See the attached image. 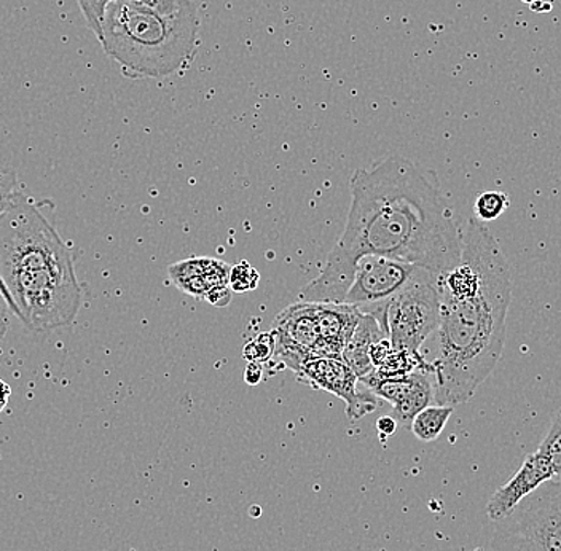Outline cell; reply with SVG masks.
I'll return each mask as SVG.
<instances>
[{
    "mask_svg": "<svg viewBox=\"0 0 561 551\" xmlns=\"http://www.w3.org/2000/svg\"><path fill=\"white\" fill-rule=\"evenodd\" d=\"M345 230L319 275L298 294L305 303L342 305L354 269L368 255L442 276L461 260V225L430 168L388 157L354 171Z\"/></svg>",
    "mask_w": 561,
    "mask_h": 551,
    "instance_id": "cell-1",
    "label": "cell"
},
{
    "mask_svg": "<svg viewBox=\"0 0 561 551\" xmlns=\"http://www.w3.org/2000/svg\"><path fill=\"white\" fill-rule=\"evenodd\" d=\"M461 260L438 279L440 321L433 360L434 402L471 400L503 356L512 273L500 242L477 219L461 227Z\"/></svg>",
    "mask_w": 561,
    "mask_h": 551,
    "instance_id": "cell-2",
    "label": "cell"
},
{
    "mask_svg": "<svg viewBox=\"0 0 561 551\" xmlns=\"http://www.w3.org/2000/svg\"><path fill=\"white\" fill-rule=\"evenodd\" d=\"M51 199L18 192L0 214V276L34 332L69 328L82 308L76 255L55 227Z\"/></svg>",
    "mask_w": 561,
    "mask_h": 551,
    "instance_id": "cell-3",
    "label": "cell"
},
{
    "mask_svg": "<svg viewBox=\"0 0 561 551\" xmlns=\"http://www.w3.org/2000/svg\"><path fill=\"white\" fill-rule=\"evenodd\" d=\"M198 35L192 0H112L98 41L128 79H163L192 61Z\"/></svg>",
    "mask_w": 561,
    "mask_h": 551,
    "instance_id": "cell-4",
    "label": "cell"
},
{
    "mask_svg": "<svg viewBox=\"0 0 561 551\" xmlns=\"http://www.w3.org/2000/svg\"><path fill=\"white\" fill-rule=\"evenodd\" d=\"M493 551H561V479L550 480L497 523Z\"/></svg>",
    "mask_w": 561,
    "mask_h": 551,
    "instance_id": "cell-5",
    "label": "cell"
},
{
    "mask_svg": "<svg viewBox=\"0 0 561 551\" xmlns=\"http://www.w3.org/2000/svg\"><path fill=\"white\" fill-rule=\"evenodd\" d=\"M440 276L426 272L386 301L385 324L392 347L421 354L440 321Z\"/></svg>",
    "mask_w": 561,
    "mask_h": 551,
    "instance_id": "cell-6",
    "label": "cell"
},
{
    "mask_svg": "<svg viewBox=\"0 0 561 551\" xmlns=\"http://www.w3.org/2000/svg\"><path fill=\"white\" fill-rule=\"evenodd\" d=\"M276 351L273 359L296 374L300 365L311 357H328L322 338L318 303H296L280 311L273 322Z\"/></svg>",
    "mask_w": 561,
    "mask_h": 551,
    "instance_id": "cell-7",
    "label": "cell"
},
{
    "mask_svg": "<svg viewBox=\"0 0 561 551\" xmlns=\"http://www.w3.org/2000/svg\"><path fill=\"white\" fill-rule=\"evenodd\" d=\"M426 272L430 269L421 268L412 263L368 255L357 262L353 283L345 295L343 305H348V307L360 311L385 305L396 294L401 292L403 287L409 286Z\"/></svg>",
    "mask_w": 561,
    "mask_h": 551,
    "instance_id": "cell-8",
    "label": "cell"
},
{
    "mask_svg": "<svg viewBox=\"0 0 561 551\" xmlns=\"http://www.w3.org/2000/svg\"><path fill=\"white\" fill-rule=\"evenodd\" d=\"M298 381L339 397L346 403V416L360 420L378 409V397L368 389L359 391V378L340 357H311L296 371Z\"/></svg>",
    "mask_w": 561,
    "mask_h": 551,
    "instance_id": "cell-9",
    "label": "cell"
},
{
    "mask_svg": "<svg viewBox=\"0 0 561 551\" xmlns=\"http://www.w3.org/2000/svg\"><path fill=\"white\" fill-rule=\"evenodd\" d=\"M378 399L391 403V416L398 427L410 431L413 420L421 410L434 402V375L430 368H420L402 378L383 379L368 374L359 378Z\"/></svg>",
    "mask_w": 561,
    "mask_h": 551,
    "instance_id": "cell-10",
    "label": "cell"
},
{
    "mask_svg": "<svg viewBox=\"0 0 561 551\" xmlns=\"http://www.w3.org/2000/svg\"><path fill=\"white\" fill-rule=\"evenodd\" d=\"M550 480H556L552 466L549 459L536 449L526 456L524 464L518 467L515 475L491 496L486 504V515L491 521L500 523L511 515L522 501L531 496L539 486Z\"/></svg>",
    "mask_w": 561,
    "mask_h": 551,
    "instance_id": "cell-11",
    "label": "cell"
},
{
    "mask_svg": "<svg viewBox=\"0 0 561 551\" xmlns=\"http://www.w3.org/2000/svg\"><path fill=\"white\" fill-rule=\"evenodd\" d=\"M388 338L385 314L381 312L360 311L348 342L343 347L342 359L350 365L357 378L367 377L374 371L370 359L371 346Z\"/></svg>",
    "mask_w": 561,
    "mask_h": 551,
    "instance_id": "cell-12",
    "label": "cell"
},
{
    "mask_svg": "<svg viewBox=\"0 0 561 551\" xmlns=\"http://www.w3.org/2000/svg\"><path fill=\"white\" fill-rule=\"evenodd\" d=\"M451 414H454V406L447 405H430L426 409L421 410L413 420L410 431L424 444L436 440L440 437L448 421H450Z\"/></svg>",
    "mask_w": 561,
    "mask_h": 551,
    "instance_id": "cell-13",
    "label": "cell"
},
{
    "mask_svg": "<svg viewBox=\"0 0 561 551\" xmlns=\"http://www.w3.org/2000/svg\"><path fill=\"white\" fill-rule=\"evenodd\" d=\"M508 195L504 192H485L477 196L473 213L480 222H493L508 209Z\"/></svg>",
    "mask_w": 561,
    "mask_h": 551,
    "instance_id": "cell-14",
    "label": "cell"
},
{
    "mask_svg": "<svg viewBox=\"0 0 561 551\" xmlns=\"http://www.w3.org/2000/svg\"><path fill=\"white\" fill-rule=\"evenodd\" d=\"M276 338L275 333L270 332L259 333L251 342L245 343L243 347V357L248 364H270L275 357Z\"/></svg>",
    "mask_w": 561,
    "mask_h": 551,
    "instance_id": "cell-15",
    "label": "cell"
},
{
    "mask_svg": "<svg viewBox=\"0 0 561 551\" xmlns=\"http://www.w3.org/2000/svg\"><path fill=\"white\" fill-rule=\"evenodd\" d=\"M552 466L556 479H561V410L550 423L549 431L538 448Z\"/></svg>",
    "mask_w": 561,
    "mask_h": 551,
    "instance_id": "cell-16",
    "label": "cell"
},
{
    "mask_svg": "<svg viewBox=\"0 0 561 551\" xmlns=\"http://www.w3.org/2000/svg\"><path fill=\"white\" fill-rule=\"evenodd\" d=\"M259 280H261V275L249 262L238 263L230 268V275H228V286H230L231 292L237 294L251 292L259 286Z\"/></svg>",
    "mask_w": 561,
    "mask_h": 551,
    "instance_id": "cell-17",
    "label": "cell"
},
{
    "mask_svg": "<svg viewBox=\"0 0 561 551\" xmlns=\"http://www.w3.org/2000/svg\"><path fill=\"white\" fill-rule=\"evenodd\" d=\"M79 2L80 10H82L83 18H85L88 27L93 31L96 37H100L101 24H103V18L105 9L112 0H77Z\"/></svg>",
    "mask_w": 561,
    "mask_h": 551,
    "instance_id": "cell-18",
    "label": "cell"
},
{
    "mask_svg": "<svg viewBox=\"0 0 561 551\" xmlns=\"http://www.w3.org/2000/svg\"><path fill=\"white\" fill-rule=\"evenodd\" d=\"M20 192L18 190L16 173L5 164H0V214L7 209V206L12 203L13 196Z\"/></svg>",
    "mask_w": 561,
    "mask_h": 551,
    "instance_id": "cell-19",
    "label": "cell"
},
{
    "mask_svg": "<svg viewBox=\"0 0 561 551\" xmlns=\"http://www.w3.org/2000/svg\"><path fill=\"white\" fill-rule=\"evenodd\" d=\"M10 314H13V312L10 310L9 303H7L3 295L0 294V343L3 342L7 332H9Z\"/></svg>",
    "mask_w": 561,
    "mask_h": 551,
    "instance_id": "cell-20",
    "label": "cell"
},
{
    "mask_svg": "<svg viewBox=\"0 0 561 551\" xmlns=\"http://www.w3.org/2000/svg\"><path fill=\"white\" fill-rule=\"evenodd\" d=\"M263 377V365L261 364H248L244 370V381L249 386H257L262 381Z\"/></svg>",
    "mask_w": 561,
    "mask_h": 551,
    "instance_id": "cell-21",
    "label": "cell"
},
{
    "mask_svg": "<svg viewBox=\"0 0 561 551\" xmlns=\"http://www.w3.org/2000/svg\"><path fill=\"white\" fill-rule=\"evenodd\" d=\"M377 429L380 432L381 437H389V435L398 431V423H396L391 414H388V416H381L380 420L377 421Z\"/></svg>",
    "mask_w": 561,
    "mask_h": 551,
    "instance_id": "cell-22",
    "label": "cell"
},
{
    "mask_svg": "<svg viewBox=\"0 0 561 551\" xmlns=\"http://www.w3.org/2000/svg\"><path fill=\"white\" fill-rule=\"evenodd\" d=\"M10 397H12V388L3 379H0V413L9 405Z\"/></svg>",
    "mask_w": 561,
    "mask_h": 551,
    "instance_id": "cell-23",
    "label": "cell"
},
{
    "mask_svg": "<svg viewBox=\"0 0 561 551\" xmlns=\"http://www.w3.org/2000/svg\"><path fill=\"white\" fill-rule=\"evenodd\" d=\"M524 2L529 3V5H531V3H535L536 0H524Z\"/></svg>",
    "mask_w": 561,
    "mask_h": 551,
    "instance_id": "cell-24",
    "label": "cell"
}]
</instances>
